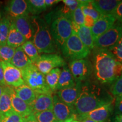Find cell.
Returning <instances> with one entry per match:
<instances>
[{"label":"cell","instance_id":"obj_23","mask_svg":"<svg viewBox=\"0 0 122 122\" xmlns=\"http://www.w3.org/2000/svg\"><path fill=\"white\" fill-rule=\"evenodd\" d=\"M10 63L20 70L33 64L31 61L24 52L21 46L15 49L14 55Z\"/></svg>","mask_w":122,"mask_h":122},{"label":"cell","instance_id":"obj_7","mask_svg":"<svg viewBox=\"0 0 122 122\" xmlns=\"http://www.w3.org/2000/svg\"><path fill=\"white\" fill-rule=\"evenodd\" d=\"M122 36V24L116 20L114 25L94 41V48L109 50L115 45Z\"/></svg>","mask_w":122,"mask_h":122},{"label":"cell","instance_id":"obj_9","mask_svg":"<svg viewBox=\"0 0 122 122\" xmlns=\"http://www.w3.org/2000/svg\"><path fill=\"white\" fill-rule=\"evenodd\" d=\"M114 102L100 107L88 113L76 115L75 120L79 122H83L85 119H91L97 122H109L114 111Z\"/></svg>","mask_w":122,"mask_h":122},{"label":"cell","instance_id":"obj_15","mask_svg":"<svg viewBox=\"0 0 122 122\" xmlns=\"http://www.w3.org/2000/svg\"><path fill=\"white\" fill-rule=\"evenodd\" d=\"M81 84L82 82L76 81L75 84L72 87L57 91L56 94L62 102L74 107L80 93Z\"/></svg>","mask_w":122,"mask_h":122},{"label":"cell","instance_id":"obj_11","mask_svg":"<svg viewBox=\"0 0 122 122\" xmlns=\"http://www.w3.org/2000/svg\"><path fill=\"white\" fill-rule=\"evenodd\" d=\"M1 64L6 86L16 88L24 84V81L20 70L9 62H1Z\"/></svg>","mask_w":122,"mask_h":122},{"label":"cell","instance_id":"obj_10","mask_svg":"<svg viewBox=\"0 0 122 122\" xmlns=\"http://www.w3.org/2000/svg\"><path fill=\"white\" fill-rule=\"evenodd\" d=\"M69 68L76 81H87L92 72L91 63L86 59L70 62Z\"/></svg>","mask_w":122,"mask_h":122},{"label":"cell","instance_id":"obj_27","mask_svg":"<svg viewBox=\"0 0 122 122\" xmlns=\"http://www.w3.org/2000/svg\"><path fill=\"white\" fill-rule=\"evenodd\" d=\"M61 71V70L59 67L56 68L51 70L48 74L45 75L47 85L53 93L56 92Z\"/></svg>","mask_w":122,"mask_h":122},{"label":"cell","instance_id":"obj_35","mask_svg":"<svg viewBox=\"0 0 122 122\" xmlns=\"http://www.w3.org/2000/svg\"><path fill=\"white\" fill-rule=\"evenodd\" d=\"M25 118L16 113L14 111L1 117V122H25Z\"/></svg>","mask_w":122,"mask_h":122},{"label":"cell","instance_id":"obj_49","mask_svg":"<svg viewBox=\"0 0 122 122\" xmlns=\"http://www.w3.org/2000/svg\"><path fill=\"white\" fill-rule=\"evenodd\" d=\"M1 17H2V14H1V12H0V19H1Z\"/></svg>","mask_w":122,"mask_h":122},{"label":"cell","instance_id":"obj_37","mask_svg":"<svg viewBox=\"0 0 122 122\" xmlns=\"http://www.w3.org/2000/svg\"><path fill=\"white\" fill-rule=\"evenodd\" d=\"M114 111L115 115L122 114V96L116 97L114 104Z\"/></svg>","mask_w":122,"mask_h":122},{"label":"cell","instance_id":"obj_18","mask_svg":"<svg viewBox=\"0 0 122 122\" xmlns=\"http://www.w3.org/2000/svg\"><path fill=\"white\" fill-rule=\"evenodd\" d=\"M122 1L120 0H94L92 5L101 15H111Z\"/></svg>","mask_w":122,"mask_h":122},{"label":"cell","instance_id":"obj_21","mask_svg":"<svg viewBox=\"0 0 122 122\" xmlns=\"http://www.w3.org/2000/svg\"><path fill=\"white\" fill-rule=\"evenodd\" d=\"M12 107L14 112L23 118H27L33 114L30 105L25 103L15 94L14 89L12 93Z\"/></svg>","mask_w":122,"mask_h":122},{"label":"cell","instance_id":"obj_2","mask_svg":"<svg viewBox=\"0 0 122 122\" xmlns=\"http://www.w3.org/2000/svg\"><path fill=\"white\" fill-rule=\"evenodd\" d=\"M93 62L94 75L100 83L112 84L122 74V64L109 50L95 49Z\"/></svg>","mask_w":122,"mask_h":122},{"label":"cell","instance_id":"obj_44","mask_svg":"<svg viewBox=\"0 0 122 122\" xmlns=\"http://www.w3.org/2000/svg\"><path fill=\"white\" fill-rule=\"evenodd\" d=\"M114 121V122H122V114L115 115Z\"/></svg>","mask_w":122,"mask_h":122},{"label":"cell","instance_id":"obj_22","mask_svg":"<svg viewBox=\"0 0 122 122\" xmlns=\"http://www.w3.org/2000/svg\"><path fill=\"white\" fill-rule=\"evenodd\" d=\"M27 41L23 35L15 28L14 24L11 20L10 30L7 39L6 45L13 48H17L22 46Z\"/></svg>","mask_w":122,"mask_h":122},{"label":"cell","instance_id":"obj_4","mask_svg":"<svg viewBox=\"0 0 122 122\" xmlns=\"http://www.w3.org/2000/svg\"><path fill=\"white\" fill-rule=\"evenodd\" d=\"M24 83L37 94H53L47 85L45 77L32 65L20 70Z\"/></svg>","mask_w":122,"mask_h":122},{"label":"cell","instance_id":"obj_26","mask_svg":"<svg viewBox=\"0 0 122 122\" xmlns=\"http://www.w3.org/2000/svg\"><path fill=\"white\" fill-rule=\"evenodd\" d=\"M10 24L11 19L7 15L2 16L0 19V46L6 45Z\"/></svg>","mask_w":122,"mask_h":122},{"label":"cell","instance_id":"obj_42","mask_svg":"<svg viewBox=\"0 0 122 122\" xmlns=\"http://www.w3.org/2000/svg\"><path fill=\"white\" fill-rule=\"evenodd\" d=\"M77 0H63V1H62V2L66 6H70L74 5L77 2Z\"/></svg>","mask_w":122,"mask_h":122},{"label":"cell","instance_id":"obj_34","mask_svg":"<svg viewBox=\"0 0 122 122\" xmlns=\"http://www.w3.org/2000/svg\"><path fill=\"white\" fill-rule=\"evenodd\" d=\"M71 22H73L79 26H82L84 24V15L80 5H79V6L73 12Z\"/></svg>","mask_w":122,"mask_h":122},{"label":"cell","instance_id":"obj_45","mask_svg":"<svg viewBox=\"0 0 122 122\" xmlns=\"http://www.w3.org/2000/svg\"><path fill=\"white\" fill-rule=\"evenodd\" d=\"M5 87V86H4ZM4 86H2L0 85V97H1V95H2V93H3V91H4Z\"/></svg>","mask_w":122,"mask_h":122},{"label":"cell","instance_id":"obj_30","mask_svg":"<svg viewBox=\"0 0 122 122\" xmlns=\"http://www.w3.org/2000/svg\"><path fill=\"white\" fill-rule=\"evenodd\" d=\"M80 5L84 16H89L96 21L101 15L99 14L92 5V1H80Z\"/></svg>","mask_w":122,"mask_h":122},{"label":"cell","instance_id":"obj_17","mask_svg":"<svg viewBox=\"0 0 122 122\" xmlns=\"http://www.w3.org/2000/svg\"><path fill=\"white\" fill-rule=\"evenodd\" d=\"M33 113L53 110V98L51 94H37L35 100L30 105Z\"/></svg>","mask_w":122,"mask_h":122},{"label":"cell","instance_id":"obj_33","mask_svg":"<svg viewBox=\"0 0 122 122\" xmlns=\"http://www.w3.org/2000/svg\"><path fill=\"white\" fill-rule=\"evenodd\" d=\"M110 92L111 95L115 97L122 96V74L111 84Z\"/></svg>","mask_w":122,"mask_h":122},{"label":"cell","instance_id":"obj_40","mask_svg":"<svg viewBox=\"0 0 122 122\" xmlns=\"http://www.w3.org/2000/svg\"><path fill=\"white\" fill-rule=\"evenodd\" d=\"M59 2H61L60 0H45V4L47 9L58 4Z\"/></svg>","mask_w":122,"mask_h":122},{"label":"cell","instance_id":"obj_8","mask_svg":"<svg viewBox=\"0 0 122 122\" xmlns=\"http://www.w3.org/2000/svg\"><path fill=\"white\" fill-rule=\"evenodd\" d=\"M65 61L58 54H43L40 55L37 60L33 63L40 72L44 75L48 74L51 70L58 67L63 66Z\"/></svg>","mask_w":122,"mask_h":122},{"label":"cell","instance_id":"obj_24","mask_svg":"<svg viewBox=\"0 0 122 122\" xmlns=\"http://www.w3.org/2000/svg\"><path fill=\"white\" fill-rule=\"evenodd\" d=\"M14 89L15 94L30 106L36 99L37 93L25 83L19 87Z\"/></svg>","mask_w":122,"mask_h":122},{"label":"cell","instance_id":"obj_38","mask_svg":"<svg viewBox=\"0 0 122 122\" xmlns=\"http://www.w3.org/2000/svg\"><path fill=\"white\" fill-rule=\"evenodd\" d=\"M111 15L115 18L116 20H119L122 18V1L117 6Z\"/></svg>","mask_w":122,"mask_h":122},{"label":"cell","instance_id":"obj_48","mask_svg":"<svg viewBox=\"0 0 122 122\" xmlns=\"http://www.w3.org/2000/svg\"><path fill=\"white\" fill-rule=\"evenodd\" d=\"M118 20L119 22H120L122 24V18H121V19H119V20Z\"/></svg>","mask_w":122,"mask_h":122},{"label":"cell","instance_id":"obj_28","mask_svg":"<svg viewBox=\"0 0 122 122\" xmlns=\"http://www.w3.org/2000/svg\"><path fill=\"white\" fill-rule=\"evenodd\" d=\"M21 47L32 63H35L40 57V54L32 41L31 40H27Z\"/></svg>","mask_w":122,"mask_h":122},{"label":"cell","instance_id":"obj_3","mask_svg":"<svg viewBox=\"0 0 122 122\" xmlns=\"http://www.w3.org/2000/svg\"><path fill=\"white\" fill-rule=\"evenodd\" d=\"M33 33L32 41L39 54H54L58 47L51 34L50 27L45 20L38 16H31Z\"/></svg>","mask_w":122,"mask_h":122},{"label":"cell","instance_id":"obj_36","mask_svg":"<svg viewBox=\"0 0 122 122\" xmlns=\"http://www.w3.org/2000/svg\"><path fill=\"white\" fill-rule=\"evenodd\" d=\"M115 58L122 64V36L118 42L109 50Z\"/></svg>","mask_w":122,"mask_h":122},{"label":"cell","instance_id":"obj_47","mask_svg":"<svg viewBox=\"0 0 122 122\" xmlns=\"http://www.w3.org/2000/svg\"><path fill=\"white\" fill-rule=\"evenodd\" d=\"M65 122H81L77 121V120H76L75 119H70V120H67V121H66Z\"/></svg>","mask_w":122,"mask_h":122},{"label":"cell","instance_id":"obj_12","mask_svg":"<svg viewBox=\"0 0 122 122\" xmlns=\"http://www.w3.org/2000/svg\"><path fill=\"white\" fill-rule=\"evenodd\" d=\"M53 112L58 120L65 122L70 119H75L76 114L74 107L69 106L62 102L57 94L53 96Z\"/></svg>","mask_w":122,"mask_h":122},{"label":"cell","instance_id":"obj_41","mask_svg":"<svg viewBox=\"0 0 122 122\" xmlns=\"http://www.w3.org/2000/svg\"><path fill=\"white\" fill-rule=\"evenodd\" d=\"M0 85L4 86V87L6 86L4 79V71H3L2 64H1V61H0Z\"/></svg>","mask_w":122,"mask_h":122},{"label":"cell","instance_id":"obj_16","mask_svg":"<svg viewBox=\"0 0 122 122\" xmlns=\"http://www.w3.org/2000/svg\"><path fill=\"white\" fill-rule=\"evenodd\" d=\"M11 20L15 28L25 37L27 41L32 40L33 28L31 16H30V15H25Z\"/></svg>","mask_w":122,"mask_h":122},{"label":"cell","instance_id":"obj_6","mask_svg":"<svg viewBox=\"0 0 122 122\" xmlns=\"http://www.w3.org/2000/svg\"><path fill=\"white\" fill-rule=\"evenodd\" d=\"M47 23L50 24L51 34L58 48L61 49L72 33L71 21L63 16H59L51 19Z\"/></svg>","mask_w":122,"mask_h":122},{"label":"cell","instance_id":"obj_1","mask_svg":"<svg viewBox=\"0 0 122 122\" xmlns=\"http://www.w3.org/2000/svg\"><path fill=\"white\" fill-rule=\"evenodd\" d=\"M114 101L112 96L104 87L87 80L82 82L74 109L76 115H81Z\"/></svg>","mask_w":122,"mask_h":122},{"label":"cell","instance_id":"obj_19","mask_svg":"<svg viewBox=\"0 0 122 122\" xmlns=\"http://www.w3.org/2000/svg\"><path fill=\"white\" fill-rule=\"evenodd\" d=\"M14 88L5 86L4 91L0 97V115L1 117L13 111L12 107V93Z\"/></svg>","mask_w":122,"mask_h":122},{"label":"cell","instance_id":"obj_46","mask_svg":"<svg viewBox=\"0 0 122 122\" xmlns=\"http://www.w3.org/2000/svg\"><path fill=\"white\" fill-rule=\"evenodd\" d=\"M95 122L94 121V120H92L91 119H85L83 120V122Z\"/></svg>","mask_w":122,"mask_h":122},{"label":"cell","instance_id":"obj_39","mask_svg":"<svg viewBox=\"0 0 122 122\" xmlns=\"http://www.w3.org/2000/svg\"><path fill=\"white\" fill-rule=\"evenodd\" d=\"M96 21L89 16H84V25L88 28H91L93 26Z\"/></svg>","mask_w":122,"mask_h":122},{"label":"cell","instance_id":"obj_43","mask_svg":"<svg viewBox=\"0 0 122 122\" xmlns=\"http://www.w3.org/2000/svg\"><path fill=\"white\" fill-rule=\"evenodd\" d=\"M25 122H38L36 119L35 118L34 114H32L28 117L25 118Z\"/></svg>","mask_w":122,"mask_h":122},{"label":"cell","instance_id":"obj_32","mask_svg":"<svg viewBox=\"0 0 122 122\" xmlns=\"http://www.w3.org/2000/svg\"><path fill=\"white\" fill-rule=\"evenodd\" d=\"M15 51V48L7 45L0 46V61L10 63Z\"/></svg>","mask_w":122,"mask_h":122},{"label":"cell","instance_id":"obj_50","mask_svg":"<svg viewBox=\"0 0 122 122\" xmlns=\"http://www.w3.org/2000/svg\"><path fill=\"white\" fill-rule=\"evenodd\" d=\"M1 115H0V122H1Z\"/></svg>","mask_w":122,"mask_h":122},{"label":"cell","instance_id":"obj_31","mask_svg":"<svg viewBox=\"0 0 122 122\" xmlns=\"http://www.w3.org/2000/svg\"><path fill=\"white\" fill-rule=\"evenodd\" d=\"M33 114L38 122H61L56 118L52 110L36 112Z\"/></svg>","mask_w":122,"mask_h":122},{"label":"cell","instance_id":"obj_25","mask_svg":"<svg viewBox=\"0 0 122 122\" xmlns=\"http://www.w3.org/2000/svg\"><path fill=\"white\" fill-rule=\"evenodd\" d=\"M80 41L86 48L91 50L94 49V40L91 28L82 25L80 26L77 32Z\"/></svg>","mask_w":122,"mask_h":122},{"label":"cell","instance_id":"obj_20","mask_svg":"<svg viewBox=\"0 0 122 122\" xmlns=\"http://www.w3.org/2000/svg\"><path fill=\"white\" fill-rule=\"evenodd\" d=\"M60 75H59L58 83L56 91L65 89L66 88L72 87L76 83V81L73 77L70 68L66 64L62 66Z\"/></svg>","mask_w":122,"mask_h":122},{"label":"cell","instance_id":"obj_13","mask_svg":"<svg viewBox=\"0 0 122 122\" xmlns=\"http://www.w3.org/2000/svg\"><path fill=\"white\" fill-rule=\"evenodd\" d=\"M7 16L11 19L25 15H29L28 6L25 0H12L5 7Z\"/></svg>","mask_w":122,"mask_h":122},{"label":"cell","instance_id":"obj_14","mask_svg":"<svg viewBox=\"0 0 122 122\" xmlns=\"http://www.w3.org/2000/svg\"><path fill=\"white\" fill-rule=\"evenodd\" d=\"M116 20L115 18L111 14L101 15L91 28L94 41L99 36L109 30L114 25Z\"/></svg>","mask_w":122,"mask_h":122},{"label":"cell","instance_id":"obj_29","mask_svg":"<svg viewBox=\"0 0 122 122\" xmlns=\"http://www.w3.org/2000/svg\"><path fill=\"white\" fill-rule=\"evenodd\" d=\"M29 13L33 16L40 14L45 11L47 8L45 4V0H28Z\"/></svg>","mask_w":122,"mask_h":122},{"label":"cell","instance_id":"obj_5","mask_svg":"<svg viewBox=\"0 0 122 122\" xmlns=\"http://www.w3.org/2000/svg\"><path fill=\"white\" fill-rule=\"evenodd\" d=\"M61 49L65 58L70 62L84 59L91 52V50L82 43L77 33L74 31Z\"/></svg>","mask_w":122,"mask_h":122}]
</instances>
